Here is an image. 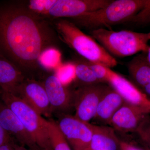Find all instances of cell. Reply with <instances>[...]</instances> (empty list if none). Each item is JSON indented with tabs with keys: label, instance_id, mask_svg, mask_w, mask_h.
Instances as JSON below:
<instances>
[{
	"label": "cell",
	"instance_id": "obj_7",
	"mask_svg": "<svg viewBox=\"0 0 150 150\" xmlns=\"http://www.w3.org/2000/svg\"><path fill=\"white\" fill-rule=\"evenodd\" d=\"M56 123L73 150L88 149L92 132L90 123L68 113L59 114Z\"/></svg>",
	"mask_w": 150,
	"mask_h": 150
},
{
	"label": "cell",
	"instance_id": "obj_24",
	"mask_svg": "<svg viewBox=\"0 0 150 150\" xmlns=\"http://www.w3.org/2000/svg\"><path fill=\"white\" fill-rule=\"evenodd\" d=\"M16 146L13 142H10L1 146L0 150H15Z\"/></svg>",
	"mask_w": 150,
	"mask_h": 150
},
{
	"label": "cell",
	"instance_id": "obj_25",
	"mask_svg": "<svg viewBox=\"0 0 150 150\" xmlns=\"http://www.w3.org/2000/svg\"><path fill=\"white\" fill-rule=\"evenodd\" d=\"M141 91L144 93H145L150 99V85L147 86L146 87Z\"/></svg>",
	"mask_w": 150,
	"mask_h": 150
},
{
	"label": "cell",
	"instance_id": "obj_17",
	"mask_svg": "<svg viewBox=\"0 0 150 150\" xmlns=\"http://www.w3.org/2000/svg\"><path fill=\"white\" fill-rule=\"evenodd\" d=\"M146 54L142 53L135 56L127 64L133 83L141 90L150 85V65Z\"/></svg>",
	"mask_w": 150,
	"mask_h": 150
},
{
	"label": "cell",
	"instance_id": "obj_9",
	"mask_svg": "<svg viewBox=\"0 0 150 150\" xmlns=\"http://www.w3.org/2000/svg\"><path fill=\"white\" fill-rule=\"evenodd\" d=\"M106 83L117 91L125 102L150 115V99L134 83L109 68Z\"/></svg>",
	"mask_w": 150,
	"mask_h": 150
},
{
	"label": "cell",
	"instance_id": "obj_3",
	"mask_svg": "<svg viewBox=\"0 0 150 150\" xmlns=\"http://www.w3.org/2000/svg\"><path fill=\"white\" fill-rule=\"evenodd\" d=\"M146 0L112 1L103 8L78 17L67 19L78 27L91 30L109 28L112 25L129 21L144 7Z\"/></svg>",
	"mask_w": 150,
	"mask_h": 150
},
{
	"label": "cell",
	"instance_id": "obj_29",
	"mask_svg": "<svg viewBox=\"0 0 150 150\" xmlns=\"http://www.w3.org/2000/svg\"><path fill=\"white\" fill-rule=\"evenodd\" d=\"M139 150H142V149H139Z\"/></svg>",
	"mask_w": 150,
	"mask_h": 150
},
{
	"label": "cell",
	"instance_id": "obj_14",
	"mask_svg": "<svg viewBox=\"0 0 150 150\" xmlns=\"http://www.w3.org/2000/svg\"><path fill=\"white\" fill-rule=\"evenodd\" d=\"M124 102L121 96L109 86L98 103L93 120L108 125L113 115Z\"/></svg>",
	"mask_w": 150,
	"mask_h": 150
},
{
	"label": "cell",
	"instance_id": "obj_1",
	"mask_svg": "<svg viewBox=\"0 0 150 150\" xmlns=\"http://www.w3.org/2000/svg\"><path fill=\"white\" fill-rule=\"evenodd\" d=\"M58 38L53 24L30 12L23 1L0 6V54L26 78L40 70V58Z\"/></svg>",
	"mask_w": 150,
	"mask_h": 150
},
{
	"label": "cell",
	"instance_id": "obj_4",
	"mask_svg": "<svg viewBox=\"0 0 150 150\" xmlns=\"http://www.w3.org/2000/svg\"><path fill=\"white\" fill-rule=\"evenodd\" d=\"M90 34L113 57H125L139 52L147 53L150 48L147 33L101 28L91 30Z\"/></svg>",
	"mask_w": 150,
	"mask_h": 150
},
{
	"label": "cell",
	"instance_id": "obj_28",
	"mask_svg": "<svg viewBox=\"0 0 150 150\" xmlns=\"http://www.w3.org/2000/svg\"><path fill=\"white\" fill-rule=\"evenodd\" d=\"M148 38H149V40H150V32L147 33Z\"/></svg>",
	"mask_w": 150,
	"mask_h": 150
},
{
	"label": "cell",
	"instance_id": "obj_27",
	"mask_svg": "<svg viewBox=\"0 0 150 150\" xmlns=\"http://www.w3.org/2000/svg\"><path fill=\"white\" fill-rule=\"evenodd\" d=\"M146 55L147 59L148 62L149 63L150 65V46L149 50H148L147 53Z\"/></svg>",
	"mask_w": 150,
	"mask_h": 150
},
{
	"label": "cell",
	"instance_id": "obj_5",
	"mask_svg": "<svg viewBox=\"0 0 150 150\" xmlns=\"http://www.w3.org/2000/svg\"><path fill=\"white\" fill-rule=\"evenodd\" d=\"M1 95L2 101L18 117L38 148L41 150H53L48 120L19 97L2 91Z\"/></svg>",
	"mask_w": 150,
	"mask_h": 150
},
{
	"label": "cell",
	"instance_id": "obj_15",
	"mask_svg": "<svg viewBox=\"0 0 150 150\" xmlns=\"http://www.w3.org/2000/svg\"><path fill=\"white\" fill-rule=\"evenodd\" d=\"M26 77L18 67L0 54V87L1 91L15 95Z\"/></svg>",
	"mask_w": 150,
	"mask_h": 150
},
{
	"label": "cell",
	"instance_id": "obj_2",
	"mask_svg": "<svg viewBox=\"0 0 150 150\" xmlns=\"http://www.w3.org/2000/svg\"><path fill=\"white\" fill-rule=\"evenodd\" d=\"M53 25L59 39L72 48L81 58L88 62L109 68L118 65V62L101 45L85 34L66 18L53 20Z\"/></svg>",
	"mask_w": 150,
	"mask_h": 150
},
{
	"label": "cell",
	"instance_id": "obj_21",
	"mask_svg": "<svg viewBox=\"0 0 150 150\" xmlns=\"http://www.w3.org/2000/svg\"><path fill=\"white\" fill-rule=\"evenodd\" d=\"M132 19L140 23H147L150 21V0H146L143 8Z\"/></svg>",
	"mask_w": 150,
	"mask_h": 150
},
{
	"label": "cell",
	"instance_id": "obj_30",
	"mask_svg": "<svg viewBox=\"0 0 150 150\" xmlns=\"http://www.w3.org/2000/svg\"><path fill=\"white\" fill-rule=\"evenodd\" d=\"M89 150L88 149H86V150Z\"/></svg>",
	"mask_w": 150,
	"mask_h": 150
},
{
	"label": "cell",
	"instance_id": "obj_23",
	"mask_svg": "<svg viewBox=\"0 0 150 150\" xmlns=\"http://www.w3.org/2000/svg\"><path fill=\"white\" fill-rule=\"evenodd\" d=\"M142 142L147 146L150 150V132H137Z\"/></svg>",
	"mask_w": 150,
	"mask_h": 150
},
{
	"label": "cell",
	"instance_id": "obj_26",
	"mask_svg": "<svg viewBox=\"0 0 150 150\" xmlns=\"http://www.w3.org/2000/svg\"><path fill=\"white\" fill-rule=\"evenodd\" d=\"M15 150H28L23 146H16Z\"/></svg>",
	"mask_w": 150,
	"mask_h": 150
},
{
	"label": "cell",
	"instance_id": "obj_22",
	"mask_svg": "<svg viewBox=\"0 0 150 150\" xmlns=\"http://www.w3.org/2000/svg\"><path fill=\"white\" fill-rule=\"evenodd\" d=\"M11 142H13L11 137L5 131L0 124V147Z\"/></svg>",
	"mask_w": 150,
	"mask_h": 150
},
{
	"label": "cell",
	"instance_id": "obj_6",
	"mask_svg": "<svg viewBox=\"0 0 150 150\" xmlns=\"http://www.w3.org/2000/svg\"><path fill=\"white\" fill-rule=\"evenodd\" d=\"M109 86L105 83L79 86L74 91L75 117L89 123L94 117L98 103Z\"/></svg>",
	"mask_w": 150,
	"mask_h": 150
},
{
	"label": "cell",
	"instance_id": "obj_11",
	"mask_svg": "<svg viewBox=\"0 0 150 150\" xmlns=\"http://www.w3.org/2000/svg\"><path fill=\"white\" fill-rule=\"evenodd\" d=\"M15 95L23 100L42 116L49 117L52 114L48 96L41 82L26 78L19 86Z\"/></svg>",
	"mask_w": 150,
	"mask_h": 150
},
{
	"label": "cell",
	"instance_id": "obj_12",
	"mask_svg": "<svg viewBox=\"0 0 150 150\" xmlns=\"http://www.w3.org/2000/svg\"><path fill=\"white\" fill-rule=\"evenodd\" d=\"M0 124L22 146H27L32 150L39 149L18 117L2 100H0Z\"/></svg>",
	"mask_w": 150,
	"mask_h": 150
},
{
	"label": "cell",
	"instance_id": "obj_19",
	"mask_svg": "<svg viewBox=\"0 0 150 150\" xmlns=\"http://www.w3.org/2000/svg\"><path fill=\"white\" fill-rule=\"evenodd\" d=\"M48 129L52 150H72L56 121L51 118L48 119Z\"/></svg>",
	"mask_w": 150,
	"mask_h": 150
},
{
	"label": "cell",
	"instance_id": "obj_8",
	"mask_svg": "<svg viewBox=\"0 0 150 150\" xmlns=\"http://www.w3.org/2000/svg\"><path fill=\"white\" fill-rule=\"evenodd\" d=\"M110 0H56L48 14V19L75 18L103 8Z\"/></svg>",
	"mask_w": 150,
	"mask_h": 150
},
{
	"label": "cell",
	"instance_id": "obj_13",
	"mask_svg": "<svg viewBox=\"0 0 150 150\" xmlns=\"http://www.w3.org/2000/svg\"><path fill=\"white\" fill-rule=\"evenodd\" d=\"M147 115L150 114L145 110L125 101L113 115L108 125L121 132H136L140 123Z\"/></svg>",
	"mask_w": 150,
	"mask_h": 150
},
{
	"label": "cell",
	"instance_id": "obj_18",
	"mask_svg": "<svg viewBox=\"0 0 150 150\" xmlns=\"http://www.w3.org/2000/svg\"><path fill=\"white\" fill-rule=\"evenodd\" d=\"M81 58L74 64L75 79L79 86L102 83L97 79L85 59Z\"/></svg>",
	"mask_w": 150,
	"mask_h": 150
},
{
	"label": "cell",
	"instance_id": "obj_20",
	"mask_svg": "<svg viewBox=\"0 0 150 150\" xmlns=\"http://www.w3.org/2000/svg\"><path fill=\"white\" fill-rule=\"evenodd\" d=\"M56 1V0H29L23 2L30 12L47 19L49 11Z\"/></svg>",
	"mask_w": 150,
	"mask_h": 150
},
{
	"label": "cell",
	"instance_id": "obj_16",
	"mask_svg": "<svg viewBox=\"0 0 150 150\" xmlns=\"http://www.w3.org/2000/svg\"><path fill=\"white\" fill-rule=\"evenodd\" d=\"M92 135L89 150H117L120 142L110 126L90 123Z\"/></svg>",
	"mask_w": 150,
	"mask_h": 150
},
{
	"label": "cell",
	"instance_id": "obj_10",
	"mask_svg": "<svg viewBox=\"0 0 150 150\" xmlns=\"http://www.w3.org/2000/svg\"><path fill=\"white\" fill-rule=\"evenodd\" d=\"M41 82L48 96L52 113H67L74 107V91L64 85L58 76L54 74L46 75Z\"/></svg>",
	"mask_w": 150,
	"mask_h": 150
}]
</instances>
